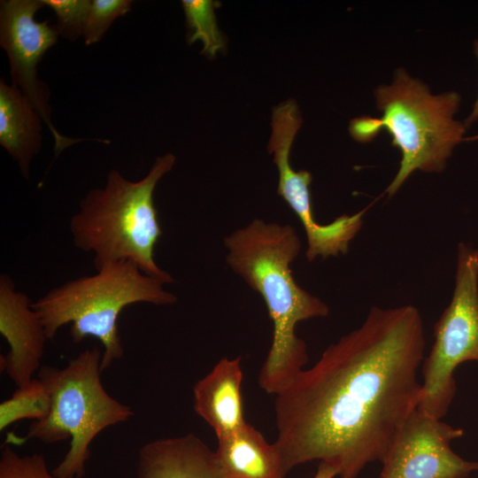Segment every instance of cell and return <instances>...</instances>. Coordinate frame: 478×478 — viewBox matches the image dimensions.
<instances>
[{
    "mask_svg": "<svg viewBox=\"0 0 478 478\" xmlns=\"http://www.w3.org/2000/svg\"><path fill=\"white\" fill-rule=\"evenodd\" d=\"M425 335L419 310L373 307L362 325L322 352L275 396L274 443L284 474L306 462L356 478L382 461L417 407Z\"/></svg>",
    "mask_w": 478,
    "mask_h": 478,
    "instance_id": "cell-1",
    "label": "cell"
},
{
    "mask_svg": "<svg viewBox=\"0 0 478 478\" xmlns=\"http://www.w3.org/2000/svg\"><path fill=\"white\" fill-rule=\"evenodd\" d=\"M226 261L263 298L273 323L272 343L260 368L258 382L268 394L278 395L305 369L308 354L297 325L326 317L329 308L295 281L290 265L301 242L289 224L255 219L224 238Z\"/></svg>",
    "mask_w": 478,
    "mask_h": 478,
    "instance_id": "cell-2",
    "label": "cell"
},
{
    "mask_svg": "<svg viewBox=\"0 0 478 478\" xmlns=\"http://www.w3.org/2000/svg\"><path fill=\"white\" fill-rule=\"evenodd\" d=\"M172 153L158 158L145 177L129 181L112 170L104 188H96L81 201L69 229L75 248L94 255V266L128 260L163 284L174 281L155 261L162 229L154 204L159 180L172 170Z\"/></svg>",
    "mask_w": 478,
    "mask_h": 478,
    "instance_id": "cell-3",
    "label": "cell"
},
{
    "mask_svg": "<svg viewBox=\"0 0 478 478\" xmlns=\"http://www.w3.org/2000/svg\"><path fill=\"white\" fill-rule=\"evenodd\" d=\"M382 118L363 116L351 121L350 133L366 142L385 128L402 158L395 178L386 189L392 197L415 171L442 172L459 143L466 141L464 122L456 120L461 97L454 91L432 95L428 86L398 68L391 85L375 89Z\"/></svg>",
    "mask_w": 478,
    "mask_h": 478,
    "instance_id": "cell-4",
    "label": "cell"
},
{
    "mask_svg": "<svg viewBox=\"0 0 478 478\" xmlns=\"http://www.w3.org/2000/svg\"><path fill=\"white\" fill-rule=\"evenodd\" d=\"M96 270L95 274L51 289L32 302V307L42 320L48 340L68 323L74 343L89 336L99 340L104 348L103 372L124 355L118 328L123 309L137 303L170 305L177 297L132 261L110 262Z\"/></svg>",
    "mask_w": 478,
    "mask_h": 478,
    "instance_id": "cell-5",
    "label": "cell"
},
{
    "mask_svg": "<svg viewBox=\"0 0 478 478\" xmlns=\"http://www.w3.org/2000/svg\"><path fill=\"white\" fill-rule=\"evenodd\" d=\"M102 352L86 349L62 368L42 366L37 378L50 396V409L35 420L22 442L36 439L54 443L70 439V447L52 470L61 478H81L90 455V445L104 429L134 417L132 408L113 398L103 386Z\"/></svg>",
    "mask_w": 478,
    "mask_h": 478,
    "instance_id": "cell-6",
    "label": "cell"
},
{
    "mask_svg": "<svg viewBox=\"0 0 478 478\" xmlns=\"http://www.w3.org/2000/svg\"><path fill=\"white\" fill-rule=\"evenodd\" d=\"M434 336L422 361L417 409L441 420L456 393L455 369L463 362L478 361V249L458 245L452 297L435 325Z\"/></svg>",
    "mask_w": 478,
    "mask_h": 478,
    "instance_id": "cell-7",
    "label": "cell"
},
{
    "mask_svg": "<svg viewBox=\"0 0 478 478\" xmlns=\"http://www.w3.org/2000/svg\"><path fill=\"white\" fill-rule=\"evenodd\" d=\"M298 106L294 99L281 103L273 109L272 135L267 145L268 152L274 155V163L279 172L277 193L296 213L304 227L308 261L317 257L326 259L346 254L350 242L362 227L366 209L354 214H343L328 224L315 220L310 184L312 173L306 170L295 171L289 162V155L295 136L302 126Z\"/></svg>",
    "mask_w": 478,
    "mask_h": 478,
    "instance_id": "cell-8",
    "label": "cell"
},
{
    "mask_svg": "<svg viewBox=\"0 0 478 478\" xmlns=\"http://www.w3.org/2000/svg\"><path fill=\"white\" fill-rule=\"evenodd\" d=\"M42 0H4L0 4V44L10 62L12 86L19 88L46 123L58 157L63 150L86 139H73L59 134L50 120V92L37 78V66L46 51L57 43L58 32L49 20L37 22L35 12Z\"/></svg>",
    "mask_w": 478,
    "mask_h": 478,
    "instance_id": "cell-9",
    "label": "cell"
},
{
    "mask_svg": "<svg viewBox=\"0 0 478 478\" xmlns=\"http://www.w3.org/2000/svg\"><path fill=\"white\" fill-rule=\"evenodd\" d=\"M464 430L419 411L410 413L382 463L380 478H466L478 461L466 460L450 447Z\"/></svg>",
    "mask_w": 478,
    "mask_h": 478,
    "instance_id": "cell-10",
    "label": "cell"
},
{
    "mask_svg": "<svg viewBox=\"0 0 478 478\" xmlns=\"http://www.w3.org/2000/svg\"><path fill=\"white\" fill-rule=\"evenodd\" d=\"M0 333L9 345L0 357L1 372L17 387L27 383L42 366L48 338L32 302L5 274L0 276Z\"/></svg>",
    "mask_w": 478,
    "mask_h": 478,
    "instance_id": "cell-11",
    "label": "cell"
},
{
    "mask_svg": "<svg viewBox=\"0 0 478 478\" xmlns=\"http://www.w3.org/2000/svg\"><path fill=\"white\" fill-rule=\"evenodd\" d=\"M137 478H230L216 451L189 433L143 444L137 456Z\"/></svg>",
    "mask_w": 478,
    "mask_h": 478,
    "instance_id": "cell-12",
    "label": "cell"
},
{
    "mask_svg": "<svg viewBox=\"0 0 478 478\" xmlns=\"http://www.w3.org/2000/svg\"><path fill=\"white\" fill-rule=\"evenodd\" d=\"M241 358H222L193 388V407L218 440L237 431L244 420Z\"/></svg>",
    "mask_w": 478,
    "mask_h": 478,
    "instance_id": "cell-13",
    "label": "cell"
},
{
    "mask_svg": "<svg viewBox=\"0 0 478 478\" xmlns=\"http://www.w3.org/2000/svg\"><path fill=\"white\" fill-rule=\"evenodd\" d=\"M42 118L15 86L0 81V144L28 179L31 162L42 146Z\"/></svg>",
    "mask_w": 478,
    "mask_h": 478,
    "instance_id": "cell-14",
    "label": "cell"
},
{
    "mask_svg": "<svg viewBox=\"0 0 478 478\" xmlns=\"http://www.w3.org/2000/svg\"><path fill=\"white\" fill-rule=\"evenodd\" d=\"M219 460L230 478H284L281 456L253 426L246 423L218 440Z\"/></svg>",
    "mask_w": 478,
    "mask_h": 478,
    "instance_id": "cell-15",
    "label": "cell"
},
{
    "mask_svg": "<svg viewBox=\"0 0 478 478\" xmlns=\"http://www.w3.org/2000/svg\"><path fill=\"white\" fill-rule=\"evenodd\" d=\"M50 409V396L44 384L33 379L17 387L12 396L0 404V430L21 420H39Z\"/></svg>",
    "mask_w": 478,
    "mask_h": 478,
    "instance_id": "cell-16",
    "label": "cell"
},
{
    "mask_svg": "<svg viewBox=\"0 0 478 478\" xmlns=\"http://www.w3.org/2000/svg\"><path fill=\"white\" fill-rule=\"evenodd\" d=\"M181 5L189 29L188 42L192 44L200 40L204 45L202 54L213 58L225 47L214 12L220 3L212 0H182Z\"/></svg>",
    "mask_w": 478,
    "mask_h": 478,
    "instance_id": "cell-17",
    "label": "cell"
},
{
    "mask_svg": "<svg viewBox=\"0 0 478 478\" xmlns=\"http://www.w3.org/2000/svg\"><path fill=\"white\" fill-rule=\"evenodd\" d=\"M132 4L130 0L91 1L83 34L85 43L91 45L102 40L113 21L131 11Z\"/></svg>",
    "mask_w": 478,
    "mask_h": 478,
    "instance_id": "cell-18",
    "label": "cell"
},
{
    "mask_svg": "<svg viewBox=\"0 0 478 478\" xmlns=\"http://www.w3.org/2000/svg\"><path fill=\"white\" fill-rule=\"evenodd\" d=\"M51 8L57 17L56 27L62 37L75 41L83 35L89 15L90 0H42Z\"/></svg>",
    "mask_w": 478,
    "mask_h": 478,
    "instance_id": "cell-19",
    "label": "cell"
},
{
    "mask_svg": "<svg viewBox=\"0 0 478 478\" xmlns=\"http://www.w3.org/2000/svg\"><path fill=\"white\" fill-rule=\"evenodd\" d=\"M0 478H61L49 469L42 455H20L4 445L0 455Z\"/></svg>",
    "mask_w": 478,
    "mask_h": 478,
    "instance_id": "cell-20",
    "label": "cell"
},
{
    "mask_svg": "<svg viewBox=\"0 0 478 478\" xmlns=\"http://www.w3.org/2000/svg\"><path fill=\"white\" fill-rule=\"evenodd\" d=\"M474 51L478 59V39L474 42ZM478 119V96L473 105V109L468 117L464 120L466 127L472 125ZM478 139V135L469 138L467 141H474Z\"/></svg>",
    "mask_w": 478,
    "mask_h": 478,
    "instance_id": "cell-21",
    "label": "cell"
},
{
    "mask_svg": "<svg viewBox=\"0 0 478 478\" xmlns=\"http://www.w3.org/2000/svg\"><path fill=\"white\" fill-rule=\"evenodd\" d=\"M337 476L336 469L330 464L320 461L313 478H335Z\"/></svg>",
    "mask_w": 478,
    "mask_h": 478,
    "instance_id": "cell-22",
    "label": "cell"
}]
</instances>
